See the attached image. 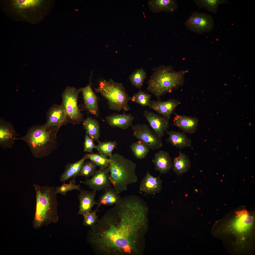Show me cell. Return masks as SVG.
Listing matches in <instances>:
<instances>
[{
    "label": "cell",
    "mask_w": 255,
    "mask_h": 255,
    "mask_svg": "<svg viewBox=\"0 0 255 255\" xmlns=\"http://www.w3.org/2000/svg\"><path fill=\"white\" fill-rule=\"evenodd\" d=\"M147 225L146 217L140 209L121 202L91 227L87 241L98 255L136 254Z\"/></svg>",
    "instance_id": "1"
},
{
    "label": "cell",
    "mask_w": 255,
    "mask_h": 255,
    "mask_svg": "<svg viewBox=\"0 0 255 255\" xmlns=\"http://www.w3.org/2000/svg\"><path fill=\"white\" fill-rule=\"evenodd\" d=\"M143 116L157 135L161 138L164 136L165 132L169 128L168 120L163 116L146 110L144 111Z\"/></svg>",
    "instance_id": "13"
},
{
    "label": "cell",
    "mask_w": 255,
    "mask_h": 255,
    "mask_svg": "<svg viewBox=\"0 0 255 255\" xmlns=\"http://www.w3.org/2000/svg\"><path fill=\"white\" fill-rule=\"evenodd\" d=\"M151 95L140 90L133 94L131 100L142 106H149L151 101Z\"/></svg>",
    "instance_id": "34"
},
{
    "label": "cell",
    "mask_w": 255,
    "mask_h": 255,
    "mask_svg": "<svg viewBox=\"0 0 255 255\" xmlns=\"http://www.w3.org/2000/svg\"><path fill=\"white\" fill-rule=\"evenodd\" d=\"M180 103L178 101L170 98L164 101L151 100L149 106V108L154 110L169 120L172 113Z\"/></svg>",
    "instance_id": "15"
},
{
    "label": "cell",
    "mask_w": 255,
    "mask_h": 255,
    "mask_svg": "<svg viewBox=\"0 0 255 255\" xmlns=\"http://www.w3.org/2000/svg\"><path fill=\"white\" fill-rule=\"evenodd\" d=\"M165 132L169 136L166 140L167 142L172 146L180 149L191 146V140L184 133L167 130Z\"/></svg>",
    "instance_id": "23"
},
{
    "label": "cell",
    "mask_w": 255,
    "mask_h": 255,
    "mask_svg": "<svg viewBox=\"0 0 255 255\" xmlns=\"http://www.w3.org/2000/svg\"><path fill=\"white\" fill-rule=\"evenodd\" d=\"M130 148L134 156L138 159L145 158L150 150L146 144L140 140L133 143Z\"/></svg>",
    "instance_id": "29"
},
{
    "label": "cell",
    "mask_w": 255,
    "mask_h": 255,
    "mask_svg": "<svg viewBox=\"0 0 255 255\" xmlns=\"http://www.w3.org/2000/svg\"><path fill=\"white\" fill-rule=\"evenodd\" d=\"M238 215L239 218L236 222L235 227L239 231L244 230L252 223L253 219L251 217L248 216L246 211H240Z\"/></svg>",
    "instance_id": "31"
},
{
    "label": "cell",
    "mask_w": 255,
    "mask_h": 255,
    "mask_svg": "<svg viewBox=\"0 0 255 255\" xmlns=\"http://www.w3.org/2000/svg\"><path fill=\"white\" fill-rule=\"evenodd\" d=\"M46 1L42 0H3L4 12L14 20L35 24L41 20Z\"/></svg>",
    "instance_id": "5"
},
{
    "label": "cell",
    "mask_w": 255,
    "mask_h": 255,
    "mask_svg": "<svg viewBox=\"0 0 255 255\" xmlns=\"http://www.w3.org/2000/svg\"><path fill=\"white\" fill-rule=\"evenodd\" d=\"M94 140L88 135L86 134L84 143V151L91 153L94 149L96 148V145L94 144Z\"/></svg>",
    "instance_id": "38"
},
{
    "label": "cell",
    "mask_w": 255,
    "mask_h": 255,
    "mask_svg": "<svg viewBox=\"0 0 255 255\" xmlns=\"http://www.w3.org/2000/svg\"><path fill=\"white\" fill-rule=\"evenodd\" d=\"M96 148L99 154L105 157H110L112 154L113 150L117 148V144L116 141L101 142H98Z\"/></svg>",
    "instance_id": "30"
},
{
    "label": "cell",
    "mask_w": 255,
    "mask_h": 255,
    "mask_svg": "<svg viewBox=\"0 0 255 255\" xmlns=\"http://www.w3.org/2000/svg\"><path fill=\"white\" fill-rule=\"evenodd\" d=\"M87 158L84 156L80 160L66 165L65 170L60 178V181L65 182L70 178L75 179L78 176L81 169Z\"/></svg>",
    "instance_id": "24"
},
{
    "label": "cell",
    "mask_w": 255,
    "mask_h": 255,
    "mask_svg": "<svg viewBox=\"0 0 255 255\" xmlns=\"http://www.w3.org/2000/svg\"><path fill=\"white\" fill-rule=\"evenodd\" d=\"M194 3L199 8H204L214 14L217 13L218 7L221 4H227L226 0H195Z\"/></svg>",
    "instance_id": "28"
},
{
    "label": "cell",
    "mask_w": 255,
    "mask_h": 255,
    "mask_svg": "<svg viewBox=\"0 0 255 255\" xmlns=\"http://www.w3.org/2000/svg\"><path fill=\"white\" fill-rule=\"evenodd\" d=\"M133 136L146 144L153 150L159 149L162 146L161 138L146 124H139L132 126Z\"/></svg>",
    "instance_id": "10"
},
{
    "label": "cell",
    "mask_w": 255,
    "mask_h": 255,
    "mask_svg": "<svg viewBox=\"0 0 255 255\" xmlns=\"http://www.w3.org/2000/svg\"><path fill=\"white\" fill-rule=\"evenodd\" d=\"M98 209L92 211L84 215L83 224L85 226L91 227L94 226L98 221V216L96 213Z\"/></svg>",
    "instance_id": "37"
},
{
    "label": "cell",
    "mask_w": 255,
    "mask_h": 255,
    "mask_svg": "<svg viewBox=\"0 0 255 255\" xmlns=\"http://www.w3.org/2000/svg\"><path fill=\"white\" fill-rule=\"evenodd\" d=\"M78 197L79 204L78 214L83 216L92 211L93 207L97 205L98 202L94 200L96 191L80 189Z\"/></svg>",
    "instance_id": "16"
},
{
    "label": "cell",
    "mask_w": 255,
    "mask_h": 255,
    "mask_svg": "<svg viewBox=\"0 0 255 255\" xmlns=\"http://www.w3.org/2000/svg\"><path fill=\"white\" fill-rule=\"evenodd\" d=\"M162 182L159 176L154 177L147 171L140 183L139 190L149 195L159 193L162 189Z\"/></svg>",
    "instance_id": "14"
},
{
    "label": "cell",
    "mask_w": 255,
    "mask_h": 255,
    "mask_svg": "<svg viewBox=\"0 0 255 255\" xmlns=\"http://www.w3.org/2000/svg\"><path fill=\"white\" fill-rule=\"evenodd\" d=\"M224 85H225V86H226L227 85L226 84H224Z\"/></svg>",
    "instance_id": "40"
},
{
    "label": "cell",
    "mask_w": 255,
    "mask_h": 255,
    "mask_svg": "<svg viewBox=\"0 0 255 255\" xmlns=\"http://www.w3.org/2000/svg\"><path fill=\"white\" fill-rule=\"evenodd\" d=\"M150 10L157 13L162 11L172 13L178 7L176 0H150L148 1Z\"/></svg>",
    "instance_id": "22"
},
{
    "label": "cell",
    "mask_w": 255,
    "mask_h": 255,
    "mask_svg": "<svg viewBox=\"0 0 255 255\" xmlns=\"http://www.w3.org/2000/svg\"><path fill=\"white\" fill-rule=\"evenodd\" d=\"M191 166V163L188 156L181 151L179 155L173 159L172 168L173 171L178 175L188 171Z\"/></svg>",
    "instance_id": "25"
},
{
    "label": "cell",
    "mask_w": 255,
    "mask_h": 255,
    "mask_svg": "<svg viewBox=\"0 0 255 255\" xmlns=\"http://www.w3.org/2000/svg\"><path fill=\"white\" fill-rule=\"evenodd\" d=\"M80 88L67 87L62 94V105L64 109L68 122L78 124L83 120V115L77 105V99Z\"/></svg>",
    "instance_id": "8"
},
{
    "label": "cell",
    "mask_w": 255,
    "mask_h": 255,
    "mask_svg": "<svg viewBox=\"0 0 255 255\" xmlns=\"http://www.w3.org/2000/svg\"><path fill=\"white\" fill-rule=\"evenodd\" d=\"M67 122L66 114L61 104H54L49 109L47 114V123L52 127H59Z\"/></svg>",
    "instance_id": "17"
},
{
    "label": "cell",
    "mask_w": 255,
    "mask_h": 255,
    "mask_svg": "<svg viewBox=\"0 0 255 255\" xmlns=\"http://www.w3.org/2000/svg\"><path fill=\"white\" fill-rule=\"evenodd\" d=\"M76 183L74 179H72L68 184H66L64 182L61 186L55 188V193L57 194H60L65 196L68 191L74 190L79 191L81 188L80 185L79 184L76 185Z\"/></svg>",
    "instance_id": "35"
},
{
    "label": "cell",
    "mask_w": 255,
    "mask_h": 255,
    "mask_svg": "<svg viewBox=\"0 0 255 255\" xmlns=\"http://www.w3.org/2000/svg\"><path fill=\"white\" fill-rule=\"evenodd\" d=\"M83 127L86 134L94 141L98 142L100 136V125L98 121L91 117H88L83 121Z\"/></svg>",
    "instance_id": "27"
},
{
    "label": "cell",
    "mask_w": 255,
    "mask_h": 255,
    "mask_svg": "<svg viewBox=\"0 0 255 255\" xmlns=\"http://www.w3.org/2000/svg\"><path fill=\"white\" fill-rule=\"evenodd\" d=\"M94 90L106 100L110 109L119 111L123 110L128 111L130 110L128 103L131 97L122 83L116 82L111 79L108 81H102Z\"/></svg>",
    "instance_id": "7"
},
{
    "label": "cell",
    "mask_w": 255,
    "mask_h": 255,
    "mask_svg": "<svg viewBox=\"0 0 255 255\" xmlns=\"http://www.w3.org/2000/svg\"><path fill=\"white\" fill-rule=\"evenodd\" d=\"M185 25L190 31L198 34L210 32L214 27V19L211 15L198 11L192 13Z\"/></svg>",
    "instance_id": "9"
},
{
    "label": "cell",
    "mask_w": 255,
    "mask_h": 255,
    "mask_svg": "<svg viewBox=\"0 0 255 255\" xmlns=\"http://www.w3.org/2000/svg\"><path fill=\"white\" fill-rule=\"evenodd\" d=\"M85 155L87 159H89L100 168H106L108 167L109 165V158L99 153L86 154Z\"/></svg>",
    "instance_id": "33"
},
{
    "label": "cell",
    "mask_w": 255,
    "mask_h": 255,
    "mask_svg": "<svg viewBox=\"0 0 255 255\" xmlns=\"http://www.w3.org/2000/svg\"><path fill=\"white\" fill-rule=\"evenodd\" d=\"M134 117L131 114H114L107 116L106 120L108 124L113 127L122 129H127L132 125Z\"/></svg>",
    "instance_id": "21"
},
{
    "label": "cell",
    "mask_w": 255,
    "mask_h": 255,
    "mask_svg": "<svg viewBox=\"0 0 255 255\" xmlns=\"http://www.w3.org/2000/svg\"><path fill=\"white\" fill-rule=\"evenodd\" d=\"M80 90L87 110L90 113L97 117L99 114L97 98L92 90L91 82L86 87L81 88Z\"/></svg>",
    "instance_id": "18"
},
{
    "label": "cell",
    "mask_w": 255,
    "mask_h": 255,
    "mask_svg": "<svg viewBox=\"0 0 255 255\" xmlns=\"http://www.w3.org/2000/svg\"><path fill=\"white\" fill-rule=\"evenodd\" d=\"M152 161L155 166V170L159 171L160 175L166 174L172 168L171 158L166 151H158L155 154Z\"/></svg>",
    "instance_id": "20"
},
{
    "label": "cell",
    "mask_w": 255,
    "mask_h": 255,
    "mask_svg": "<svg viewBox=\"0 0 255 255\" xmlns=\"http://www.w3.org/2000/svg\"><path fill=\"white\" fill-rule=\"evenodd\" d=\"M59 127H52L45 124L32 127L26 135L16 140L25 142L33 155L36 158L47 156L57 147L56 135Z\"/></svg>",
    "instance_id": "3"
},
{
    "label": "cell",
    "mask_w": 255,
    "mask_h": 255,
    "mask_svg": "<svg viewBox=\"0 0 255 255\" xmlns=\"http://www.w3.org/2000/svg\"><path fill=\"white\" fill-rule=\"evenodd\" d=\"M174 114L173 126L187 133L192 134L196 132L198 125V120L196 118Z\"/></svg>",
    "instance_id": "19"
},
{
    "label": "cell",
    "mask_w": 255,
    "mask_h": 255,
    "mask_svg": "<svg viewBox=\"0 0 255 255\" xmlns=\"http://www.w3.org/2000/svg\"><path fill=\"white\" fill-rule=\"evenodd\" d=\"M108 167L100 168L96 170L92 178H86L85 181H81L80 183L88 186L90 189L96 191L105 190L112 187L109 178Z\"/></svg>",
    "instance_id": "11"
},
{
    "label": "cell",
    "mask_w": 255,
    "mask_h": 255,
    "mask_svg": "<svg viewBox=\"0 0 255 255\" xmlns=\"http://www.w3.org/2000/svg\"><path fill=\"white\" fill-rule=\"evenodd\" d=\"M19 135L16 132L12 124L3 120L0 122V146L4 149L12 148Z\"/></svg>",
    "instance_id": "12"
},
{
    "label": "cell",
    "mask_w": 255,
    "mask_h": 255,
    "mask_svg": "<svg viewBox=\"0 0 255 255\" xmlns=\"http://www.w3.org/2000/svg\"><path fill=\"white\" fill-rule=\"evenodd\" d=\"M109 178L115 191L119 194L128 190V186L138 180L136 164L132 160L116 153L109 157Z\"/></svg>",
    "instance_id": "4"
},
{
    "label": "cell",
    "mask_w": 255,
    "mask_h": 255,
    "mask_svg": "<svg viewBox=\"0 0 255 255\" xmlns=\"http://www.w3.org/2000/svg\"><path fill=\"white\" fill-rule=\"evenodd\" d=\"M147 76L146 72L142 68L136 70L129 76V79L134 86L138 89L141 87Z\"/></svg>",
    "instance_id": "32"
},
{
    "label": "cell",
    "mask_w": 255,
    "mask_h": 255,
    "mask_svg": "<svg viewBox=\"0 0 255 255\" xmlns=\"http://www.w3.org/2000/svg\"><path fill=\"white\" fill-rule=\"evenodd\" d=\"M36 194V204L34 217L32 223L38 229L58 221L57 194L54 186H40L34 184Z\"/></svg>",
    "instance_id": "2"
},
{
    "label": "cell",
    "mask_w": 255,
    "mask_h": 255,
    "mask_svg": "<svg viewBox=\"0 0 255 255\" xmlns=\"http://www.w3.org/2000/svg\"><path fill=\"white\" fill-rule=\"evenodd\" d=\"M185 73L175 71L170 67L161 66L155 69L149 80L147 89L160 100L161 96L182 84Z\"/></svg>",
    "instance_id": "6"
},
{
    "label": "cell",
    "mask_w": 255,
    "mask_h": 255,
    "mask_svg": "<svg viewBox=\"0 0 255 255\" xmlns=\"http://www.w3.org/2000/svg\"><path fill=\"white\" fill-rule=\"evenodd\" d=\"M97 166L91 161L84 163L78 174L79 176H82L86 178L93 176L96 170Z\"/></svg>",
    "instance_id": "36"
},
{
    "label": "cell",
    "mask_w": 255,
    "mask_h": 255,
    "mask_svg": "<svg viewBox=\"0 0 255 255\" xmlns=\"http://www.w3.org/2000/svg\"><path fill=\"white\" fill-rule=\"evenodd\" d=\"M251 123H249V126H250L251 125Z\"/></svg>",
    "instance_id": "39"
},
{
    "label": "cell",
    "mask_w": 255,
    "mask_h": 255,
    "mask_svg": "<svg viewBox=\"0 0 255 255\" xmlns=\"http://www.w3.org/2000/svg\"><path fill=\"white\" fill-rule=\"evenodd\" d=\"M100 196L98 202L97 208L101 205L112 206L116 205L121 201L122 198L119 194L116 192L112 187L104 190Z\"/></svg>",
    "instance_id": "26"
}]
</instances>
